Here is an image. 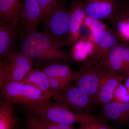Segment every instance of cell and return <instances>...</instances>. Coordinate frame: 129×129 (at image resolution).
Listing matches in <instances>:
<instances>
[{"mask_svg": "<svg viewBox=\"0 0 129 129\" xmlns=\"http://www.w3.org/2000/svg\"><path fill=\"white\" fill-rule=\"evenodd\" d=\"M24 106L28 112L46 122L72 125L90 123L94 119L93 117L85 113L74 112L56 102L50 100L29 104Z\"/></svg>", "mask_w": 129, "mask_h": 129, "instance_id": "1", "label": "cell"}, {"mask_svg": "<svg viewBox=\"0 0 129 129\" xmlns=\"http://www.w3.org/2000/svg\"><path fill=\"white\" fill-rule=\"evenodd\" d=\"M45 33L36 32L24 36L20 44L19 52L28 57L40 61L51 60L68 61L70 57L61 50Z\"/></svg>", "mask_w": 129, "mask_h": 129, "instance_id": "2", "label": "cell"}, {"mask_svg": "<svg viewBox=\"0 0 129 129\" xmlns=\"http://www.w3.org/2000/svg\"><path fill=\"white\" fill-rule=\"evenodd\" d=\"M2 98L11 104L23 106L53 98L34 86L22 82H10L0 86Z\"/></svg>", "mask_w": 129, "mask_h": 129, "instance_id": "3", "label": "cell"}, {"mask_svg": "<svg viewBox=\"0 0 129 129\" xmlns=\"http://www.w3.org/2000/svg\"><path fill=\"white\" fill-rule=\"evenodd\" d=\"M69 22V9L64 2H59L43 24L44 33L61 47L68 45Z\"/></svg>", "mask_w": 129, "mask_h": 129, "instance_id": "4", "label": "cell"}, {"mask_svg": "<svg viewBox=\"0 0 129 129\" xmlns=\"http://www.w3.org/2000/svg\"><path fill=\"white\" fill-rule=\"evenodd\" d=\"M31 58L20 52L1 59L0 86L10 82H21L33 69Z\"/></svg>", "mask_w": 129, "mask_h": 129, "instance_id": "5", "label": "cell"}, {"mask_svg": "<svg viewBox=\"0 0 129 129\" xmlns=\"http://www.w3.org/2000/svg\"><path fill=\"white\" fill-rule=\"evenodd\" d=\"M107 73L104 67L100 63L89 64L84 61L77 71L74 72L73 81L76 86L96 101L99 84Z\"/></svg>", "mask_w": 129, "mask_h": 129, "instance_id": "6", "label": "cell"}, {"mask_svg": "<svg viewBox=\"0 0 129 129\" xmlns=\"http://www.w3.org/2000/svg\"><path fill=\"white\" fill-rule=\"evenodd\" d=\"M53 99L56 102L77 112H84L89 109L95 100L77 86L69 85Z\"/></svg>", "mask_w": 129, "mask_h": 129, "instance_id": "7", "label": "cell"}, {"mask_svg": "<svg viewBox=\"0 0 129 129\" xmlns=\"http://www.w3.org/2000/svg\"><path fill=\"white\" fill-rule=\"evenodd\" d=\"M43 20V14L37 0H23L18 18L20 32L30 34L36 32Z\"/></svg>", "mask_w": 129, "mask_h": 129, "instance_id": "8", "label": "cell"}, {"mask_svg": "<svg viewBox=\"0 0 129 129\" xmlns=\"http://www.w3.org/2000/svg\"><path fill=\"white\" fill-rule=\"evenodd\" d=\"M87 17L110 20L117 11L120 1L117 0H82Z\"/></svg>", "mask_w": 129, "mask_h": 129, "instance_id": "9", "label": "cell"}, {"mask_svg": "<svg viewBox=\"0 0 129 129\" xmlns=\"http://www.w3.org/2000/svg\"><path fill=\"white\" fill-rule=\"evenodd\" d=\"M91 39L95 46L94 53L85 61L88 64H91L99 63L103 57L108 51L120 42V41L110 28L93 36Z\"/></svg>", "mask_w": 129, "mask_h": 129, "instance_id": "10", "label": "cell"}, {"mask_svg": "<svg viewBox=\"0 0 129 129\" xmlns=\"http://www.w3.org/2000/svg\"><path fill=\"white\" fill-rule=\"evenodd\" d=\"M112 30L118 39L129 42V4L120 1L119 7L110 21Z\"/></svg>", "mask_w": 129, "mask_h": 129, "instance_id": "11", "label": "cell"}, {"mask_svg": "<svg viewBox=\"0 0 129 129\" xmlns=\"http://www.w3.org/2000/svg\"><path fill=\"white\" fill-rule=\"evenodd\" d=\"M123 80V76L120 74L108 72L99 84L96 96V102L104 106L112 102L114 91Z\"/></svg>", "mask_w": 129, "mask_h": 129, "instance_id": "12", "label": "cell"}, {"mask_svg": "<svg viewBox=\"0 0 129 129\" xmlns=\"http://www.w3.org/2000/svg\"><path fill=\"white\" fill-rule=\"evenodd\" d=\"M69 44L75 43L79 39V30L87 17L82 0H74L69 9Z\"/></svg>", "mask_w": 129, "mask_h": 129, "instance_id": "13", "label": "cell"}, {"mask_svg": "<svg viewBox=\"0 0 129 129\" xmlns=\"http://www.w3.org/2000/svg\"><path fill=\"white\" fill-rule=\"evenodd\" d=\"M123 50L124 42H119L104 55L99 63L109 73L125 74L123 60Z\"/></svg>", "mask_w": 129, "mask_h": 129, "instance_id": "14", "label": "cell"}, {"mask_svg": "<svg viewBox=\"0 0 129 129\" xmlns=\"http://www.w3.org/2000/svg\"><path fill=\"white\" fill-rule=\"evenodd\" d=\"M23 0H0V23L20 31L18 18Z\"/></svg>", "mask_w": 129, "mask_h": 129, "instance_id": "15", "label": "cell"}, {"mask_svg": "<svg viewBox=\"0 0 129 129\" xmlns=\"http://www.w3.org/2000/svg\"><path fill=\"white\" fill-rule=\"evenodd\" d=\"M20 31L16 28L0 23V58L16 52V42Z\"/></svg>", "mask_w": 129, "mask_h": 129, "instance_id": "16", "label": "cell"}, {"mask_svg": "<svg viewBox=\"0 0 129 129\" xmlns=\"http://www.w3.org/2000/svg\"><path fill=\"white\" fill-rule=\"evenodd\" d=\"M103 107L104 115L109 120L119 123L129 120V102H111Z\"/></svg>", "mask_w": 129, "mask_h": 129, "instance_id": "17", "label": "cell"}, {"mask_svg": "<svg viewBox=\"0 0 129 129\" xmlns=\"http://www.w3.org/2000/svg\"><path fill=\"white\" fill-rule=\"evenodd\" d=\"M41 69L48 77L59 79L69 85L73 80L74 71L69 65L51 63L42 67Z\"/></svg>", "mask_w": 129, "mask_h": 129, "instance_id": "18", "label": "cell"}, {"mask_svg": "<svg viewBox=\"0 0 129 129\" xmlns=\"http://www.w3.org/2000/svg\"><path fill=\"white\" fill-rule=\"evenodd\" d=\"M19 118L15 114L13 104L3 99L0 102V129H16Z\"/></svg>", "mask_w": 129, "mask_h": 129, "instance_id": "19", "label": "cell"}, {"mask_svg": "<svg viewBox=\"0 0 129 129\" xmlns=\"http://www.w3.org/2000/svg\"><path fill=\"white\" fill-rule=\"evenodd\" d=\"M72 50V56L76 61H85L94 53L95 46L91 39H79Z\"/></svg>", "mask_w": 129, "mask_h": 129, "instance_id": "20", "label": "cell"}, {"mask_svg": "<svg viewBox=\"0 0 129 129\" xmlns=\"http://www.w3.org/2000/svg\"><path fill=\"white\" fill-rule=\"evenodd\" d=\"M21 82L34 86L44 92L52 95L54 97L50 90L48 77L41 69H32Z\"/></svg>", "mask_w": 129, "mask_h": 129, "instance_id": "21", "label": "cell"}, {"mask_svg": "<svg viewBox=\"0 0 129 129\" xmlns=\"http://www.w3.org/2000/svg\"><path fill=\"white\" fill-rule=\"evenodd\" d=\"M83 23L89 28L92 33V36L109 28L108 25L102 20L88 17L86 18Z\"/></svg>", "mask_w": 129, "mask_h": 129, "instance_id": "22", "label": "cell"}, {"mask_svg": "<svg viewBox=\"0 0 129 129\" xmlns=\"http://www.w3.org/2000/svg\"><path fill=\"white\" fill-rule=\"evenodd\" d=\"M43 14V24L45 23L52 10L57 5L58 0H37Z\"/></svg>", "mask_w": 129, "mask_h": 129, "instance_id": "23", "label": "cell"}, {"mask_svg": "<svg viewBox=\"0 0 129 129\" xmlns=\"http://www.w3.org/2000/svg\"><path fill=\"white\" fill-rule=\"evenodd\" d=\"M112 102H129V93L125 86L122 84V83L117 87L114 91Z\"/></svg>", "mask_w": 129, "mask_h": 129, "instance_id": "24", "label": "cell"}, {"mask_svg": "<svg viewBox=\"0 0 129 129\" xmlns=\"http://www.w3.org/2000/svg\"><path fill=\"white\" fill-rule=\"evenodd\" d=\"M48 81L50 92L54 97L59 94L65 87L69 85L62 81L56 78L48 77Z\"/></svg>", "mask_w": 129, "mask_h": 129, "instance_id": "25", "label": "cell"}, {"mask_svg": "<svg viewBox=\"0 0 129 129\" xmlns=\"http://www.w3.org/2000/svg\"><path fill=\"white\" fill-rule=\"evenodd\" d=\"M36 118L39 123L45 129H75L70 125L46 122Z\"/></svg>", "mask_w": 129, "mask_h": 129, "instance_id": "26", "label": "cell"}, {"mask_svg": "<svg viewBox=\"0 0 129 129\" xmlns=\"http://www.w3.org/2000/svg\"><path fill=\"white\" fill-rule=\"evenodd\" d=\"M25 122L28 129H45L39 123L35 116L28 112L25 115Z\"/></svg>", "mask_w": 129, "mask_h": 129, "instance_id": "27", "label": "cell"}, {"mask_svg": "<svg viewBox=\"0 0 129 129\" xmlns=\"http://www.w3.org/2000/svg\"><path fill=\"white\" fill-rule=\"evenodd\" d=\"M123 60L125 74L128 76L129 75V42H124Z\"/></svg>", "mask_w": 129, "mask_h": 129, "instance_id": "28", "label": "cell"}, {"mask_svg": "<svg viewBox=\"0 0 129 129\" xmlns=\"http://www.w3.org/2000/svg\"><path fill=\"white\" fill-rule=\"evenodd\" d=\"M92 33L88 27L85 24L83 23L81 26L79 33V39H91Z\"/></svg>", "mask_w": 129, "mask_h": 129, "instance_id": "29", "label": "cell"}, {"mask_svg": "<svg viewBox=\"0 0 129 129\" xmlns=\"http://www.w3.org/2000/svg\"><path fill=\"white\" fill-rule=\"evenodd\" d=\"M91 125L92 129H111L108 125L96 117L91 122Z\"/></svg>", "mask_w": 129, "mask_h": 129, "instance_id": "30", "label": "cell"}, {"mask_svg": "<svg viewBox=\"0 0 129 129\" xmlns=\"http://www.w3.org/2000/svg\"><path fill=\"white\" fill-rule=\"evenodd\" d=\"M91 122L85 123L81 124L79 129H92L91 125Z\"/></svg>", "mask_w": 129, "mask_h": 129, "instance_id": "31", "label": "cell"}, {"mask_svg": "<svg viewBox=\"0 0 129 129\" xmlns=\"http://www.w3.org/2000/svg\"><path fill=\"white\" fill-rule=\"evenodd\" d=\"M125 86L129 93V75H128L126 81H125Z\"/></svg>", "mask_w": 129, "mask_h": 129, "instance_id": "32", "label": "cell"}, {"mask_svg": "<svg viewBox=\"0 0 129 129\" xmlns=\"http://www.w3.org/2000/svg\"><path fill=\"white\" fill-rule=\"evenodd\" d=\"M58 2H64V0H58Z\"/></svg>", "mask_w": 129, "mask_h": 129, "instance_id": "33", "label": "cell"}, {"mask_svg": "<svg viewBox=\"0 0 129 129\" xmlns=\"http://www.w3.org/2000/svg\"><path fill=\"white\" fill-rule=\"evenodd\" d=\"M28 129V128H27V129Z\"/></svg>", "mask_w": 129, "mask_h": 129, "instance_id": "34", "label": "cell"}]
</instances>
